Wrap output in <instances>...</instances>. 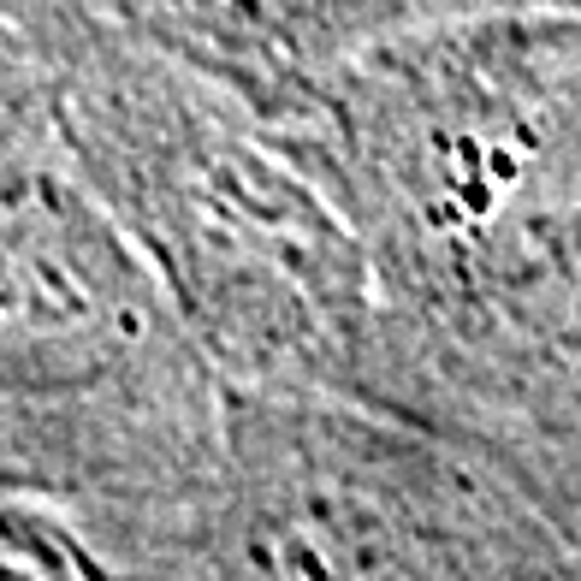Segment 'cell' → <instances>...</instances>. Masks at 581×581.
I'll return each instance as SVG.
<instances>
[{
  "label": "cell",
  "mask_w": 581,
  "mask_h": 581,
  "mask_svg": "<svg viewBox=\"0 0 581 581\" xmlns=\"http://www.w3.org/2000/svg\"><path fill=\"white\" fill-rule=\"evenodd\" d=\"M0 581H90L54 534L0 517Z\"/></svg>",
  "instance_id": "obj_1"
}]
</instances>
